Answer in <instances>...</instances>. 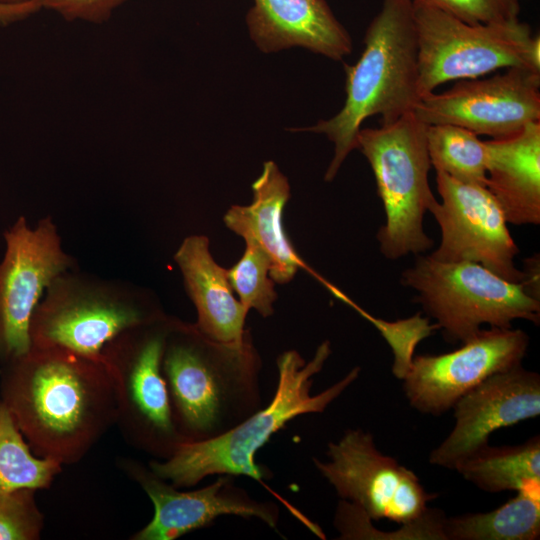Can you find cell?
Masks as SVG:
<instances>
[{
  "instance_id": "6da1fadb",
  "label": "cell",
  "mask_w": 540,
  "mask_h": 540,
  "mask_svg": "<svg viewBox=\"0 0 540 540\" xmlns=\"http://www.w3.org/2000/svg\"><path fill=\"white\" fill-rule=\"evenodd\" d=\"M1 401L39 457L82 460L115 425L116 393L104 358L33 347L1 365Z\"/></svg>"
},
{
  "instance_id": "7a4b0ae2",
  "label": "cell",
  "mask_w": 540,
  "mask_h": 540,
  "mask_svg": "<svg viewBox=\"0 0 540 540\" xmlns=\"http://www.w3.org/2000/svg\"><path fill=\"white\" fill-rule=\"evenodd\" d=\"M261 368L250 332L241 341L219 342L172 317L162 373L184 443L217 437L260 409Z\"/></svg>"
},
{
  "instance_id": "3957f363",
  "label": "cell",
  "mask_w": 540,
  "mask_h": 540,
  "mask_svg": "<svg viewBox=\"0 0 540 540\" xmlns=\"http://www.w3.org/2000/svg\"><path fill=\"white\" fill-rule=\"evenodd\" d=\"M331 354L329 341L322 342L306 361L298 351L287 350L277 358L278 383L271 402L225 433L199 442L182 443L172 456L152 460L148 466L177 488L192 487L205 477L229 474L248 476L264 485L271 471L258 465L257 451L292 419L323 412L358 377L353 368L341 380L313 395V377Z\"/></svg>"
},
{
  "instance_id": "277c9868",
  "label": "cell",
  "mask_w": 540,
  "mask_h": 540,
  "mask_svg": "<svg viewBox=\"0 0 540 540\" xmlns=\"http://www.w3.org/2000/svg\"><path fill=\"white\" fill-rule=\"evenodd\" d=\"M346 99L333 117L292 131L324 134L334 155L324 179L331 182L351 151L362 123L379 115L381 125L412 113L419 100L418 44L412 0H383L369 24L364 49L353 65H344Z\"/></svg>"
},
{
  "instance_id": "5b68a950",
  "label": "cell",
  "mask_w": 540,
  "mask_h": 540,
  "mask_svg": "<svg viewBox=\"0 0 540 540\" xmlns=\"http://www.w3.org/2000/svg\"><path fill=\"white\" fill-rule=\"evenodd\" d=\"M165 314L148 290L74 268L47 287L31 319V346L103 358L104 347L117 335Z\"/></svg>"
},
{
  "instance_id": "8992f818",
  "label": "cell",
  "mask_w": 540,
  "mask_h": 540,
  "mask_svg": "<svg viewBox=\"0 0 540 540\" xmlns=\"http://www.w3.org/2000/svg\"><path fill=\"white\" fill-rule=\"evenodd\" d=\"M426 130L427 125L409 113L378 128H361L356 137V149L369 162L382 201L385 222L376 238L390 260L420 255L434 245L423 226L436 200L428 181Z\"/></svg>"
},
{
  "instance_id": "52a82bcc",
  "label": "cell",
  "mask_w": 540,
  "mask_h": 540,
  "mask_svg": "<svg viewBox=\"0 0 540 540\" xmlns=\"http://www.w3.org/2000/svg\"><path fill=\"white\" fill-rule=\"evenodd\" d=\"M400 282L415 291L414 302L450 343L465 342L485 324L510 328L515 320L540 322L539 300L477 263H446L420 254Z\"/></svg>"
},
{
  "instance_id": "ba28073f",
  "label": "cell",
  "mask_w": 540,
  "mask_h": 540,
  "mask_svg": "<svg viewBox=\"0 0 540 540\" xmlns=\"http://www.w3.org/2000/svg\"><path fill=\"white\" fill-rule=\"evenodd\" d=\"M412 1L419 97L446 82L476 79L501 68L540 72V38L532 36L529 25L519 19L471 24L431 5Z\"/></svg>"
},
{
  "instance_id": "9c48e42d",
  "label": "cell",
  "mask_w": 540,
  "mask_h": 540,
  "mask_svg": "<svg viewBox=\"0 0 540 540\" xmlns=\"http://www.w3.org/2000/svg\"><path fill=\"white\" fill-rule=\"evenodd\" d=\"M172 316L131 327L103 349L115 386L116 421L133 448L164 460L184 443L172 414L162 355Z\"/></svg>"
},
{
  "instance_id": "30bf717a",
  "label": "cell",
  "mask_w": 540,
  "mask_h": 540,
  "mask_svg": "<svg viewBox=\"0 0 540 540\" xmlns=\"http://www.w3.org/2000/svg\"><path fill=\"white\" fill-rule=\"evenodd\" d=\"M327 455V462L313 458L315 467L342 500L370 520L409 525L424 517L427 503L436 498L412 470L382 454L372 434L360 428L329 442Z\"/></svg>"
},
{
  "instance_id": "8fae6325",
  "label": "cell",
  "mask_w": 540,
  "mask_h": 540,
  "mask_svg": "<svg viewBox=\"0 0 540 540\" xmlns=\"http://www.w3.org/2000/svg\"><path fill=\"white\" fill-rule=\"evenodd\" d=\"M0 261V364L31 348L30 323L47 287L60 274L74 269L51 216L31 227L24 216L4 231Z\"/></svg>"
},
{
  "instance_id": "7c38bea8",
  "label": "cell",
  "mask_w": 540,
  "mask_h": 540,
  "mask_svg": "<svg viewBox=\"0 0 540 540\" xmlns=\"http://www.w3.org/2000/svg\"><path fill=\"white\" fill-rule=\"evenodd\" d=\"M436 185L441 202L436 199L428 212L439 225L441 240L429 256L446 263H477L520 284L523 272L515 264L519 248L490 191L485 186L459 182L442 172H436Z\"/></svg>"
},
{
  "instance_id": "4fadbf2b",
  "label": "cell",
  "mask_w": 540,
  "mask_h": 540,
  "mask_svg": "<svg viewBox=\"0 0 540 540\" xmlns=\"http://www.w3.org/2000/svg\"><path fill=\"white\" fill-rule=\"evenodd\" d=\"M528 346L521 329L489 327L452 352L413 356L402 379L406 398L417 411L440 416L490 376L521 365Z\"/></svg>"
},
{
  "instance_id": "5bb4252c",
  "label": "cell",
  "mask_w": 540,
  "mask_h": 540,
  "mask_svg": "<svg viewBox=\"0 0 540 540\" xmlns=\"http://www.w3.org/2000/svg\"><path fill=\"white\" fill-rule=\"evenodd\" d=\"M539 88L540 72L512 67L424 95L412 113L426 125L452 124L492 139L505 138L540 121Z\"/></svg>"
},
{
  "instance_id": "9a60e30c",
  "label": "cell",
  "mask_w": 540,
  "mask_h": 540,
  "mask_svg": "<svg viewBox=\"0 0 540 540\" xmlns=\"http://www.w3.org/2000/svg\"><path fill=\"white\" fill-rule=\"evenodd\" d=\"M121 465L154 507L152 519L132 540H175L211 525L223 515L258 518L273 529L278 525L279 507L270 501L253 499L235 484L233 475L222 474L206 487L181 491L139 461L125 459Z\"/></svg>"
},
{
  "instance_id": "2e32d148",
  "label": "cell",
  "mask_w": 540,
  "mask_h": 540,
  "mask_svg": "<svg viewBox=\"0 0 540 540\" xmlns=\"http://www.w3.org/2000/svg\"><path fill=\"white\" fill-rule=\"evenodd\" d=\"M455 424L429 455L432 465L455 470L488 445L493 432L540 415V376L522 364L496 373L453 406Z\"/></svg>"
},
{
  "instance_id": "e0dca14e",
  "label": "cell",
  "mask_w": 540,
  "mask_h": 540,
  "mask_svg": "<svg viewBox=\"0 0 540 540\" xmlns=\"http://www.w3.org/2000/svg\"><path fill=\"white\" fill-rule=\"evenodd\" d=\"M246 25L263 53L301 47L342 61L353 49L349 33L326 0H253Z\"/></svg>"
},
{
  "instance_id": "ac0fdd59",
  "label": "cell",
  "mask_w": 540,
  "mask_h": 540,
  "mask_svg": "<svg viewBox=\"0 0 540 540\" xmlns=\"http://www.w3.org/2000/svg\"><path fill=\"white\" fill-rule=\"evenodd\" d=\"M251 188L253 200L249 205H233L226 212L224 223L228 229L266 252L271 262L269 275L274 282L288 283L299 269L319 278L299 256L283 226L290 185L277 164L266 161Z\"/></svg>"
},
{
  "instance_id": "d6986e66",
  "label": "cell",
  "mask_w": 540,
  "mask_h": 540,
  "mask_svg": "<svg viewBox=\"0 0 540 540\" xmlns=\"http://www.w3.org/2000/svg\"><path fill=\"white\" fill-rule=\"evenodd\" d=\"M184 285L196 312L195 326L219 342L241 341L248 334L245 321L249 310L233 295L227 269L211 255L209 239L186 237L174 254Z\"/></svg>"
},
{
  "instance_id": "ffe728a7",
  "label": "cell",
  "mask_w": 540,
  "mask_h": 540,
  "mask_svg": "<svg viewBox=\"0 0 540 540\" xmlns=\"http://www.w3.org/2000/svg\"><path fill=\"white\" fill-rule=\"evenodd\" d=\"M486 142V188L501 206L507 223H540V121L518 133Z\"/></svg>"
},
{
  "instance_id": "44dd1931",
  "label": "cell",
  "mask_w": 540,
  "mask_h": 540,
  "mask_svg": "<svg viewBox=\"0 0 540 540\" xmlns=\"http://www.w3.org/2000/svg\"><path fill=\"white\" fill-rule=\"evenodd\" d=\"M516 496L485 513L445 518L446 540H538L540 482L526 485Z\"/></svg>"
},
{
  "instance_id": "7402d4cb",
  "label": "cell",
  "mask_w": 540,
  "mask_h": 540,
  "mask_svg": "<svg viewBox=\"0 0 540 540\" xmlns=\"http://www.w3.org/2000/svg\"><path fill=\"white\" fill-rule=\"evenodd\" d=\"M455 471L483 491L517 492L540 482L539 435L516 446L488 444L462 461Z\"/></svg>"
},
{
  "instance_id": "603a6c76",
  "label": "cell",
  "mask_w": 540,
  "mask_h": 540,
  "mask_svg": "<svg viewBox=\"0 0 540 540\" xmlns=\"http://www.w3.org/2000/svg\"><path fill=\"white\" fill-rule=\"evenodd\" d=\"M431 167L466 184L486 187L488 153L479 135L452 124L427 125Z\"/></svg>"
},
{
  "instance_id": "cb8c5ba5",
  "label": "cell",
  "mask_w": 540,
  "mask_h": 540,
  "mask_svg": "<svg viewBox=\"0 0 540 540\" xmlns=\"http://www.w3.org/2000/svg\"><path fill=\"white\" fill-rule=\"evenodd\" d=\"M58 462L37 456L0 400V492L50 487L62 471Z\"/></svg>"
},
{
  "instance_id": "d4e9b609",
  "label": "cell",
  "mask_w": 540,
  "mask_h": 540,
  "mask_svg": "<svg viewBox=\"0 0 540 540\" xmlns=\"http://www.w3.org/2000/svg\"><path fill=\"white\" fill-rule=\"evenodd\" d=\"M242 257L229 269L230 286L239 301L248 309H254L262 317L273 314L277 299L274 281L269 275L271 262L266 252L251 241L245 242Z\"/></svg>"
},
{
  "instance_id": "484cf974",
  "label": "cell",
  "mask_w": 540,
  "mask_h": 540,
  "mask_svg": "<svg viewBox=\"0 0 540 540\" xmlns=\"http://www.w3.org/2000/svg\"><path fill=\"white\" fill-rule=\"evenodd\" d=\"M32 488L0 492V540H38L44 516Z\"/></svg>"
},
{
  "instance_id": "4316f807",
  "label": "cell",
  "mask_w": 540,
  "mask_h": 540,
  "mask_svg": "<svg viewBox=\"0 0 540 540\" xmlns=\"http://www.w3.org/2000/svg\"><path fill=\"white\" fill-rule=\"evenodd\" d=\"M441 9L467 23H501L519 19L522 0H414Z\"/></svg>"
},
{
  "instance_id": "83f0119b",
  "label": "cell",
  "mask_w": 540,
  "mask_h": 540,
  "mask_svg": "<svg viewBox=\"0 0 540 540\" xmlns=\"http://www.w3.org/2000/svg\"><path fill=\"white\" fill-rule=\"evenodd\" d=\"M128 0H38L42 10H50L68 22L101 24Z\"/></svg>"
},
{
  "instance_id": "f1b7e54d",
  "label": "cell",
  "mask_w": 540,
  "mask_h": 540,
  "mask_svg": "<svg viewBox=\"0 0 540 540\" xmlns=\"http://www.w3.org/2000/svg\"><path fill=\"white\" fill-rule=\"evenodd\" d=\"M41 10L38 0H28L18 4L0 3V26L26 20Z\"/></svg>"
},
{
  "instance_id": "f546056e",
  "label": "cell",
  "mask_w": 540,
  "mask_h": 540,
  "mask_svg": "<svg viewBox=\"0 0 540 540\" xmlns=\"http://www.w3.org/2000/svg\"><path fill=\"white\" fill-rule=\"evenodd\" d=\"M539 262V254L524 260L523 279L520 285L528 296L540 301Z\"/></svg>"
},
{
  "instance_id": "4dcf8cb0",
  "label": "cell",
  "mask_w": 540,
  "mask_h": 540,
  "mask_svg": "<svg viewBox=\"0 0 540 540\" xmlns=\"http://www.w3.org/2000/svg\"><path fill=\"white\" fill-rule=\"evenodd\" d=\"M25 1H28V0H0V3H3V4H18V3L25 2Z\"/></svg>"
}]
</instances>
